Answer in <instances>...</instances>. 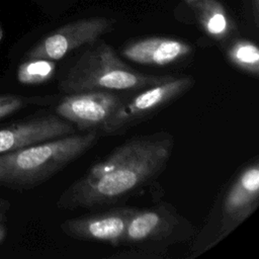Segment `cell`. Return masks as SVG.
Returning a JSON list of instances; mask_svg holds the SVG:
<instances>
[{
  "mask_svg": "<svg viewBox=\"0 0 259 259\" xmlns=\"http://www.w3.org/2000/svg\"><path fill=\"white\" fill-rule=\"evenodd\" d=\"M173 148V136L162 131L125 141L65 189L58 208H92L131 196L163 173Z\"/></svg>",
  "mask_w": 259,
  "mask_h": 259,
  "instance_id": "1",
  "label": "cell"
},
{
  "mask_svg": "<svg viewBox=\"0 0 259 259\" xmlns=\"http://www.w3.org/2000/svg\"><path fill=\"white\" fill-rule=\"evenodd\" d=\"M100 137L98 131H89L0 154V185L15 189L37 186L91 149Z\"/></svg>",
  "mask_w": 259,
  "mask_h": 259,
  "instance_id": "2",
  "label": "cell"
},
{
  "mask_svg": "<svg viewBox=\"0 0 259 259\" xmlns=\"http://www.w3.org/2000/svg\"><path fill=\"white\" fill-rule=\"evenodd\" d=\"M259 204V158L242 166L219 192L201 230L194 235L189 255L195 258L245 222Z\"/></svg>",
  "mask_w": 259,
  "mask_h": 259,
  "instance_id": "3",
  "label": "cell"
},
{
  "mask_svg": "<svg viewBox=\"0 0 259 259\" xmlns=\"http://www.w3.org/2000/svg\"><path fill=\"white\" fill-rule=\"evenodd\" d=\"M95 42L76 60L61 80L59 88L64 93L89 90L135 92L173 77L139 72L121 61L109 45Z\"/></svg>",
  "mask_w": 259,
  "mask_h": 259,
  "instance_id": "4",
  "label": "cell"
},
{
  "mask_svg": "<svg viewBox=\"0 0 259 259\" xmlns=\"http://www.w3.org/2000/svg\"><path fill=\"white\" fill-rule=\"evenodd\" d=\"M196 229L168 201L135 208L120 246L165 254L169 247L192 240Z\"/></svg>",
  "mask_w": 259,
  "mask_h": 259,
  "instance_id": "5",
  "label": "cell"
},
{
  "mask_svg": "<svg viewBox=\"0 0 259 259\" xmlns=\"http://www.w3.org/2000/svg\"><path fill=\"white\" fill-rule=\"evenodd\" d=\"M195 80L191 76L172 77L162 83L130 92L118 107L101 136L117 135L161 111L163 108L189 91Z\"/></svg>",
  "mask_w": 259,
  "mask_h": 259,
  "instance_id": "6",
  "label": "cell"
},
{
  "mask_svg": "<svg viewBox=\"0 0 259 259\" xmlns=\"http://www.w3.org/2000/svg\"><path fill=\"white\" fill-rule=\"evenodd\" d=\"M128 93L105 90L67 93L59 100L55 109L57 115L78 130L98 131L100 134Z\"/></svg>",
  "mask_w": 259,
  "mask_h": 259,
  "instance_id": "7",
  "label": "cell"
},
{
  "mask_svg": "<svg viewBox=\"0 0 259 259\" xmlns=\"http://www.w3.org/2000/svg\"><path fill=\"white\" fill-rule=\"evenodd\" d=\"M113 24L114 20L105 17L83 18L67 23L37 42L26 54V59L61 60L74 50L95 42L111 30Z\"/></svg>",
  "mask_w": 259,
  "mask_h": 259,
  "instance_id": "8",
  "label": "cell"
},
{
  "mask_svg": "<svg viewBox=\"0 0 259 259\" xmlns=\"http://www.w3.org/2000/svg\"><path fill=\"white\" fill-rule=\"evenodd\" d=\"M134 207H114L64 221L62 232L75 240L120 246Z\"/></svg>",
  "mask_w": 259,
  "mask_h": 259,
  "instance_id": "9",
  "label": "cell"
},
{
  "mask_svg": "<svg viewBox=\"0 0 259 259\" xmlns=\"http://www.w3.org/2000/svg\"><path fill=\"white\" fill-rule=\"evenodd\" d=\"M75 134V126L55 114L12 123L0 128V154Z\"/></svg>",
  "mask_w": 259,
  "mask_h": 259,
  "instance_id": "10",
  "label": "cell"
},
{
  "mask_svg": "<svg viewBox=\"0 0 259 259\" xmlns=\"http://www.w3.org/2000/svg\"><path fill=\"white\" fill-rule=\"evenodd\" d=\"M192 50L189 44L180 39L152 36L127 44L121 54L134 63L164 67L187 58Z\"/></svg>",
  "mask_w": 259,
  "mask_h": 259,
  "instance_id": "11",
  "label": "cell"
},
{
  "mask_svg": "<svg viewBox=\"0 0 259 259\" xmlns=\"http://www.w3.org/2000/svg\"><path fill=\"white\" fill-rule=\"evenodd\" d=\"M191 9L200 28L223 45L234 38L237 31L226 8L218 0H183Z\"/></svg>",
  "mask_w": 259,
  "mask_h": 259,
  "instance_id": "12",
  "label": "cell"
},
{
  "mask_svg": "<svg viewBox=\"0 0 259 259\" xmlns=\"http://www.w3.org/2000/svg\"><path fill=\"white\" fill-rule=\"evenodd\" d=\"M226 45V58L238 70L254 77H259V49L251 40L232 38Z\"/></svg>",
  "mask_w": 259,
  "mask_h": 259,
  "instance_id": "13",
  "label": "cell"
},
{
  "mask_svg": "<svg viewBox=\"0 0 259 259\" xmlns=\"http://www.w3.org/2000/svg\"><path fill=\"white\" fill-rule=\"evenodd\" d=\"M55 70V61L45 59H26V61L18 67L17 79L22 84H41L53 77Z\"/></svg>",
  "mask_w": 259,
  "mask_h": 259,
  "instance_id": "14",
  "label": "cell"
},
{
  "mask_svg": "<svg viewBox=\"0 0 259 259\" xmlns=\"http://www.w3.org/2000/svg\"><path fill=\"white\" fill-rule=\"evenodd\" d=\"M51 98L45 96H22L14 94L0 95V119L31 104H44Z\"/></svg>",
  "mask_w": 259,
  "mask_h": 259,
  "instance_id": "15",
  "label": "cell"
},
{
  "mask_svg": "<svg viewBox=\"0 0 259 259\" xmlns=\"http://www.w3.org/2000/svg\"><path fill=\"white\" fill-rule=\"evenodd\" d=\"M165 254L149 251V250H144V249H139V248H132L130 251H123V252H118L115 254H112L108 256L107 258H112V259H162L165 258Z\"/></svg>",
  "mask_w": 259,
  "mask_h": 259,
  "instance_id": "16",
  "label": "cell"
},
{
  "mask_svg": "<svg viewBox=\"0 0 259 259\" xmlns=\"http://www.w3.org/2000/svg\"><path fill=\"white\" fill-rule=\"evenodd\" d=\"M246 18L257 28L259 25V0H243Z\"/></svg>",
  "mask_w": 259,
  "mask_h": 259,
  "instance_id": "17",
  "label": "cell"
},
{
  "mask_svg": "<svg viewBox=\"0 0 259 259\" xmlns=\"http://www.w3.org/2000/svg\"><path fill=\"white\" fill-rule=\"evenodd\" d=\"M5 237H6V228L4 225L0 224V244L5 239Z\"/></svg>",
  "mask_w": 259,
  "mask_h": 259,
  "instance_id": "18",
  "label": "cell"
},
{
  "mask_svg": "<svg viewBox=\"0 0 259 259\" xmlns=\"http://www.w3.org/2000/svg\"><path fill=\"white\" fill-rule=\"evenodd\" d=\"M3 35H4V32H3V29H2L1 24H0V40L3 38Z\"/></svg>",
  "mask_w": 259,
  "mask_h": 259,
  "instance_id": "19",
  "label": "cell"
},
{
  "mask_svg": "<svg viewBox=\"0 0 259 259\" xmlns=\"http://www.w3.org/2000/svg\"><path fill=\"white\" fill-rule=\"evenodd\" d=\"M4 219H5V217H4V214H3V213H2V212H1V211H0V222H1V221H3V220H4Z\"/></svg>",
  "mask_w": 259,
  "mask_h": 259,
  "instance_id": "20",
  "label": "cell"
}]
</instances>
